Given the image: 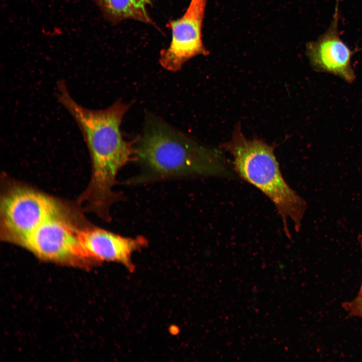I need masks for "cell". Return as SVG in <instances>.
I'll return each mask as SVG.
<instances>
[{
    "mask_svg": "<svg viewBox=\"0 0 362 362\" xmlns=\"http://www.w3.org/2000/svg\"><path fill=\"white\" fill-rule=\"evenodd\" d=\"M55 93L58 102L78 126L90 158V179L77 202L100 218L108 219L111 206L122 198L114 191L117 173L135 160V143L125 140L120 130L130 105L118 100L105 109H87L71 97L64 80L57 82Z\"/></svg>",
    "mask_w": 362,
    "mask_h": 362,
    "instance_id": "1",
    "label": "cell"
},
{
    "mask_svg": "<svg viewBox=\"0 0 362 362\" xmlns=\"http://www.w3.org/2000/svg\"><path fill=\"white\" fill-rule=\"evenodd\" d=\"M135 161L143 172L133 183L175 177L226 174L214 154L189 135L148 113L135 143Z\"/></svg>",
    "mask_w": 362,
    "mask_h": 362,
    "instance_id": "2",
    "label": "cell"
},
{
    "mask_svg": "<svg viewBox=\"0 0 362 362\" xmlns=\"http://www.w3.org/2000/svg\"><path fill=\"white\" fill-rule=\"evenodd\" d=\"M221 146L232 155L233 169L239 176L259 189L272 202L288 237H291L289 221L298 232L307 208L306 202L285 180L274 154V146L258 138L247 139L239 125L235 128L231 140Z\"/></svg>",
    "mask_w": 362,
    "mask_h": 362,
    "instance_id": "3",
    "label": "cell"
},
{
    "mask_svg": "<svg viewBox=\"0 0 362 362\" xmlns=\"http://www.w3.org/2000/svg\"><path fill=\"white\" fill-rule=\"evenodd\" d=\"M5 185L1 199V237L23 247L32 232L65 203L20 183Z\"/></svg>",
    "mask_w": 362,
    "mask_h": 362,
    "instance_id": "4",
    "label": "cell"
},
{
    "mask_svg": "<svg viewBox=\"0 0 362 362\" xmlns=\"http://www.w3.org/2000/svg\"><path fill=\"white\" fill-rule=\"evenodd\" d=\"M74 213L65 204L32 232L22 247L46 261L79 266L95 262L79 240V231L83 226L76 222Z\"/></svg>",
    "mask_w": 362,
    "mask_h": 362,
    "instance_id": "5",
    "label": "cell"
},
{
    "mask_svg": "<svg viewBox=\"0 0 362 362\" xmlns=\"http://www.w3.org/2000/svg\"><path fill=\"white\" fill-rule=\"evenodd\" d=\"M206 6L207 0H191L180 18L166 23L171 39L168 47L160 51L159 58L160 64L165 69L180 70L191 58L209 54L202 35Z\"/></svg>",
    "mask_w": 362,
    "mask_h": 362,
    "instance_id": "6",
    "label": "cell"
},
{
    "mask_svg": "<svg viewBox=\"0 0 362 362\" xmlns=\"http://www.w3.org/2000/svg\"><path fill=\"white\" fill-rule=\"evenodd\" d=\"M82 245L96 262L112 261L119 263L130 271L134 269L133 253L148 244L143 236L125 237L98 227H82L78 233Z\"/></svg>",
    "mask_w": 362,
    "mask_h": 362,
    "instance_id": "7",
    "label": "cell"
},
{
    "mask_svg": "<svg viewBox=\"0 0 362 362\" xmlns=\"http://www.w3.org/2000/svg\"><path fill=\"white\" fill-rule=\"evenodd\" d=\"M338 20V11L335 10L326 32L306 44V55L316 71L332 74L351 83L355 78L351 65L352 53L339 35Z\"/></svg>",
    "mask_w": 362,
    "mask_h": 362,
    "instance_id": "8",
    "label": "cell"
},
{
    "mask_svg": "<svg viewBox=\"0 0 362 362\" xmlns=\"http://www.w3.org/2000/svg\"><path fill=\"white\" fill-rule=\"evenodd\" d=\"M104 19L113 26L131 20L154 27L160 31L147 10L151 0H93Z\"/></svg>",
    "mask_w": 362,
    "mask_h": 362,
    "instance_id": "9",
    "label": "cell"
},
{
    "mask_svg": "<svg viewBox=\"0 0 362 362\" xmlns=\"http://www.w3.org/2000/svg\"><path fill=\"white\" fill-rule=\"evenodd\" d=\"M362 251V233L357 237ZM343 307L351 316L362 318V281L357 296L352 301L343 304Z\"/></svg>",
    "mask_w": 362,
    "mask_h": 362,
    "instance_id": "10",
    "label": "cell"
},
{
    "mask_svg": "<svg viewBox=\"0 0 362 362\" xmlns=\"http://www.w3.org/2000/svg\"><path fill=\"white\" fill-rule=\"evenodd\" d=\"M338 1L339 0H336V6H335L336 7H338Z\"/></svg>",
    "mask_w": 362,
    "mask_h": 362,
    "instance_id": "11",
    "label": "cell"
}]
</instances>
